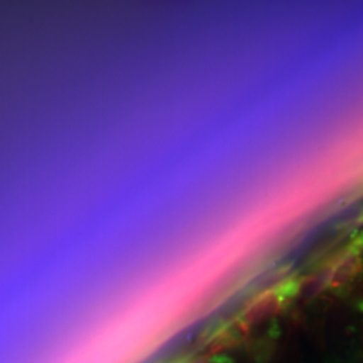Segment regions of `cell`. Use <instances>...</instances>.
Returning <instances> with one entry per match:
<instances>
[{
  "instance_id": "1",
  "label": "cell",
  "mask_w": 363,
  "mask_h": 363,
  "mask_svg": "<svg viewBox=\"0 0 363 363\" xmlns=\"http://www.w3.org/2000/svg\"><path fill=\"white\" fill-rule=\"evenodd\" d=\"M301 279L298 276L288 277L279 284L262 291L250 298L247 306L237 316V325L242 330H249L276 316L300 291Z\"/></svg>"
},
{
  "instance_id": "2",
  "label": "cell",
  "mask_w": 363,
  "mask_h": 363,
  "mask_svg": "<svg viewBox=\"0 0 363 363\" xmlns=\"http://www.w3.org/2000/svg\"><path fill=\"white\" fill-rule=\"evenodd\" d=\"M330 269L328 288L334 292H342L350 286L363 268V232L346 247L327 262Z\"/></svg>"
},
{
  "instance_id": "3",
  "label": "cell",
  "mask_w": 363,
  "mask_h": 363,
  "mask_svg": "<svg viewBox=\"0 0 363 363\" xmlns=\"http://www.w3.org/2000/svg\"><path fill=\"white\" fill-rule=\"evenodd\" d=\"M220 358H210V357H206V355H201V357H195V358L190 359V361L181 363H228L226 359L223 362H220Z\"/></svg>"
}]
</instances>
